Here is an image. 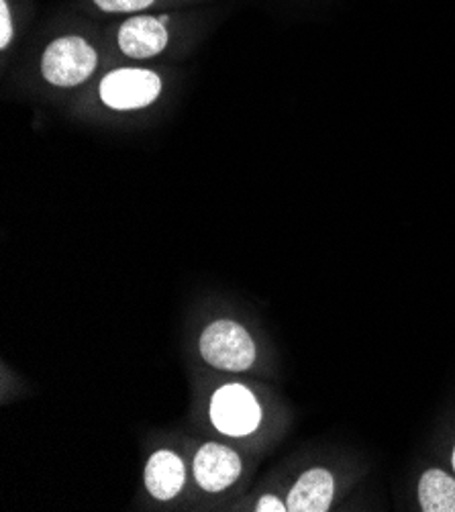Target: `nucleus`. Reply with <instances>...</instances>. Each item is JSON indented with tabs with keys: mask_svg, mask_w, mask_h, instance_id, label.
I'll list each match as a JSON object with an SVG mask.
<instances>
[{
	"mask_svg": "<svg viewBox=\"0 0 455 512\" xmlns=\"http://www.w3.org/2000/svg\"><path fill=\"white\" fill-rule=\"evenodd\" d=\"M200 353L219 370L243 372L256 360V345L241 325L217 321L202 333Z\"/></svg>",
	"mask_w": 455,
	"mask_h": 512,
	"instance_id": "1",
	"label": "nucleus"
},
{
	"mask_svg": "<svg viewBox=\"0 0 455 512\" xmlns=\"http://www.w3.org/2000/svg\"><path fill=\"white\" fill-rule=\"evenodd\" d=\"M96 68V51L82 37H62L45 49L41 72L54 86H76Z\"/></svg>",
	"mask_w": 455,
	"mask_h": 512,
	"instance_id": "2",
	"label": "nucleus"
},
{
	"mask_svg": "<svg viewBox=\"0 0 455 512\" xmlns=\"http://www.w3.org/2000/svg\"><path fill=\"white\" fill-rule=\"evenodd\" d=\"M213 425L231 437H243L260 427L262 411L258 400L245 386L229 384L215 392L211 400Z\"/></svg>",
	"mask_w": 455,
	"mask_h": 512,
	"instance_id": "3",
	"label": "nucleus"
},
{
	"mask_svg": "<svg viewBox=\"0 0 455 512\" xmlns=\"http://www.w3.org/2000/svg\"><path fill=\"white\" fill-rule=\"evenodd\" d=\"M162 92L160 78L149 70L125 68L100 82V98L115 111H133L151 105Z\"/></svg>",
	"mask_w": 455,
	"mask_h": 512,
	"instance_id": "4",
	"label": "nucleus"
},
{
	"mask_svg": "<svg viewBox=\"0 0 455 512\" xmlns=\"http://www.w3.org/2000/svg\"><path fill=\"white\" fill-rule=\"evenodd\" d=\"M194 476L200 488L221 492L241 476V457L219 443L202 445L194 457Z\"/></svg>",
	"mask_w": 455,
	"mask_h": 512,
	"instance_id": "5",
	"label": "nucleus"
},
{
	"mask_svg": "<svg viewBox=\"0 0 455 512\" xmlns=\"http://www.w3.org/2000/svg\"><path fill=\"white\" fill-rule=\"evenodd\" d=\"M119 45L129 58H154L168 45V31L164 23L154 17H135L123 23Z\"/></svg>",
	"mask_w": 455,
	"mask_h": 512,
	"instance_id": "6",
	"label": "nucleus"
},
{
	"mask_svg": "<svg viewBox=\"0 0 455 512\" xmlns=\"http://www.w3.org/2000/svg\"><path fill=\"white\" fill-rule=\"evenodd\" d=\"M184 464L172 451H158L151 455L145 468V486L158 500H172L184 486Z\"/></svg>",
	"mask_w": 455,
	"mask_h": 512,
	"instance_id": "7",
	"label": "nucleus"
},
{
	"mask_svg": "<svg viewBox=\"0 0 455 512\" xmlns=\"http://www.w3.org/2000/svg\"><path fill=\"white\" fill-rule=\"evenodd\" d=\"M333 500V476L327 470H311L300 476L288 494L290 512H325Z\"/></svg>",
	"mask_w": 455,
	"mask_h": 512,
	"instance_id": "8",
	"label": "nucleus"
},
{
	"mask_svg": "<svg viewBox=\"0 0 455 512\" xmlns=\"http://www.w3.org/2000/svg\"><path fill=\"white\" fill-rule=\"evenodd\" d=\"M419 502L425 512H455V480L439 470H429L419 482Z\"/></svg>",
	"mask_w": 455,
	"mask_h": 512,
	"instance_id": "9",
	"label": "nucleus"
},
{
	"mask_svg": "<svg viewBox=\"0 0 455 512\" xmlns=\"http://www.w3.org/2000/svg\"><path fill=\"white\" fill-rule=\"evenodd\" d=\"M94 3L107 13H133L149 7L154 0H94Z\"/></svg>",
	"mask_w": 455,
	"mask_h": 512,
	"instance_id": "10",
	"label": "nucleus"
},
{
	"mask_svg": "<svg viewBox=\"0 0 455 512\" xmlns=\"http://www.w3.org/2000/svg\"><path fill=\"white\" fill-rule=\"evenodd\" d=\"M13 37V25H11V13L7 7V0H0V47H7Z\"/></svg>",
	"mask_w": 455,
	"mask_h": 512,
	"instance_id": "11",
	"label": "nucleus"
},
{
	"mask_svg": "<svg viewBox=\"0 0 455 512\" xmlns=\"http://www.w3.org/2000/svg\"><path fill=\"white\" fill-rule=\"evenodd\" d=\"M256 510H258V512H284V510H288V508H286V504H282L276 496L266 494V496H262V500L258 502Z\"/></svg>",
	"mask_w": 455,
	"mask_h": 512,
	"instance_id": "12",
	"label": "nucleus"
},
{
	"mask_svg": "<svg viewBox=\"0 0 455 512\" xmlns=\"http://www.w3.org/2000/svg\"><path fill=\"white\" fill-rule=\"evenodd\" d=\"M453 470H455V451H453Z\"/></svg>",
	"mask_w": 455,
	"mask_h": 512,
	"instance_id": "13",
	"label": "nucleus"
}]
</instances>
